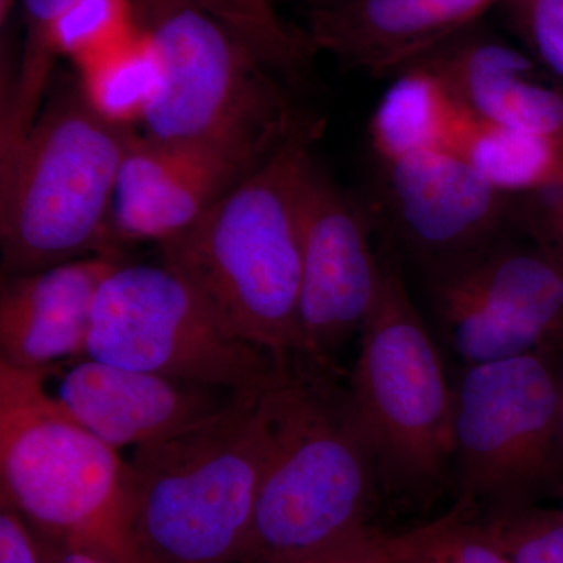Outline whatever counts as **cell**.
I'll return each instance as SVG.
<instances>
[{
  "mask_svg": "<svg viewBox=\"0 0 563 563\" xmlns=\"http://www.w3.org/2000/svg\"><path fill=\"white\" fill-rule=\"evenodd\" d=\"M322 122L302 113L287 140L187 231L158 244L244 342L279 365L301 351V187Z\"/></svg>",
  "mask_w": 563,
  "mask_h": 563,
  "instance_id": "cell-1",
  "label": "cell"
},
{
  "mask_svg": "<svg viewBox=\"0 0 563 563\" xmlns=\"http://www.w3.org/2000/svg\"><path fill=\"white\" fill-rule=\"evenodd\" d=\"M206 420L133 448V531L144 563H240L276 444L285 369Z\"/></svg>",
  "mask_w": 563,
  "mask_h": 563,
  "instance_id": "cell-2",
  "label": "cell"
},
{
  "mask_svg": "<svg viewBox=\"0 0 563 563\" xmlns=\"http://www.w3.org/2000/svg\"><path fill=\"white\" fill-rule=\"evenodd\" d=\"M131 122L91 101L81 80L58 85L24 136L2 154L3 277L114 252L110 222Z\"/></svg>",
  "mask_w": 563,
  "mask_h": 563,
  "instance_id": "cell-3",
  "label": "cell"
},
{
  "mask_svg": "<svg viewBox=\"0 0 563 563\" xmlns=\"http://www.w3.org/2000/svg\"><path fill=\"white\" fill-rule=\"evenodd\" d=\"M52 368L0 362V498L33 532L113 563H144L131 465L46 390Z\"/></svg>",
  "mask_w": 563,
  "mask_h": 563,
  "instance_id": "cell-4",
  "label": "cell"
},
{
  "mask_svg": "<svg viewBox=\"0 0 563 563\" xmlns=\"http://www.w3.org/2000/svg\"><path fill=\"white\" fill-rule=\"evenodd\" d=\"M320 366L285 369L276 444L240 563H266L368 528L380 483L376 455L352 409Z\"/></svg>",
  "mask_w": 563,
  "mask_h": 563,
  "instance_id": "cell-5",
  "label": "cell"
},
{
  "mask_svg": "<svg viewBox=\"0 0 563 563\" xmlns=\"http://www.w3.org/2000/svg\"><path fill=\"white\" fill-rule=\"evenodd\" d=\"M161 81L143 111L144 135L273 154L302 113L280 77L191 0H131Z\"/></svg>",
  "mask_w": 563,
  "mask_h": 563,
  "instance_id": "cell-6",
  "label": "cell"
},
{
  "mask_svg": "<svg viewBox=\"0 0 563 563\" xmlns=\"http://www.w3.org/2000/svg\"><path fill=\"white\" fill-rule=\"evenodd\" d=\"M380 266L379 292L361 329V354L347 391L376 455L380 483L424 495L453 465L454 388L399 263L384 255Z\"/></svg>",
  "mask_w": 563,
  "mask_h": 563,
  "instance_id": "cell-7",
  "label": "cell"
},
{
  "mask_svg": "<svg viewBox=\"0 0 563 563\" xmlns=\"http://www.w3.org/2000/svg\"><path fill=\"white\" fill-rule=\"evenodd\" d=\"M558 344L463 368L453 387L455 509L518 512L554 479L563 444Z\"/></svg>",
  "mask_w": 563,
  "mask_h": 563,
  "instance_id": "cell-8",
  "label": "cell"
},
{
  "mask_svg": "<svg viewBox=\"0 0 563 563\" xmlns=\"http://www.w3.org/2000/svg\"><path fill=\"white\" fill-rule=\"evenodd\" d=\"M87 357L231 393L266 384L285 366L229 331L165 263L121 262L106 277L92 306Z\"/></svg>",
  "mask_w": 563,
  "mask_h": 563,
  "instance_id": "cell-9",
  "label": "cell"
},
{
  "mask_svg": "<svg viewBox=\"0 0 563 563\" xmlns=\"http://www.w3.org/2000/svg\"><path fill=\"white\" fill-rule=\"evenodd\" d=\"M444 342L465 366L506 361L563 335V272L536 243L501 239L432 269Z\"/></svg>",
  "mask_w": 563,
  "mask_h": 563,
  "instance_id": "cell-10",
  "label": "cell"
},
{
  "mask_svg": "<svg viewBox=\"0 0 563 563\" xmlns=\"http://www.w3.org/2000/svg\"><path fill=\"white\" fill-rule=\"evenodd\" d=\"M302 280L299 335L303 361L324 365L372 312L383 266L365 214L314 158L301 187Z\"/></svg>",
  "mask_w": 563,
  "mask_h": 563,
  "instance_id": "cell-11",
  "label": "cell"
},
{
  "mask_svg": "<svg viewBox=\"0 0 563 563\" xmlns=\"http://www.w3.org/2000/svg\"><path fill=\"white\" fill-rule=\"evenodd\" d=\"M380 166L393 235L428 272L498 242L517 218L514 198L455 152L418 151Z\"/></svg>",
  "mask_w": 563,
  "mask_h": 563,
  "instance_id": "cell-12",
  "label": "cell"
},
{
  "mask_svg": "<svg viewBox=\"0 0 563 563\" xmlns=\"http://www.w3.org/2000/svg\"><path fill=\"white\" fill-rule=\"evenodd\" d=\"M273 154L136 135L122 162L111 244H162L187 231Z\"/></svg>",
  "mask_w": 563,
  "mask_h": 563,
  "instance_id": "cell-13",
  "label": "cell"
},
{
  "mask_svg": "<svg viewBox=\"0 0 563 563\" xmlns=\"http://www.w3.org/2000/svg\"><path fill=\"white\" fill-rule=\"evenodd\" d=\"M509 0H343L310 11L318 52L373 77L401 73Z\"/></svg>",
  "mask_w": 563,
  "mask_h": 563,
  "instance_id": "cell-14",
  "label": "cell"
},
{
  "mask_svg": "<svg viewBox=\"0 0 563 563\" xmlns=\"http://www.w3.org/2000/svg\"><path fill=\"white\" fill-rule=\"evenodd\" d=\"M55 398L103 443L141 446L206 420L224 402L213 387L81 358L63 376Z\"/></svg>",
  "mask_w": 563,
  "mask_h": 563,
  "instance_id": "cell-15",
  "label": "cell"
},
{
  "mask_svg": "<svg viewBox=\"0 0 563 563\" xmlns=\"http://www.w3.org/2000/svg\"><path fill=\"white\" fill-rule=\"evenodd\" d=\"M114 252L3 277L0 290V362L16 368H52L87 357L92 306L118 265Z\"/></svg>",
  "mask_w": 563,
  "mask_h": 563,
  "instance_id": "cell-16",
  "label": "cell"
},
{
  "mask_svg": "<svg viewBox=\"0 0 563 563\" xmlns=\"http://www.w3.org/2000/svg\"><path fill=\"white\" fill-rule=\"evenodd\" d=\"M417 63L477 120L563 140V88L542 79L528 52L470 29Z\"/></svg>",
  "mask_w": 563,
  "mask_h": 563,
  "instance_id": "cell-17",
  "label": "cell"
},
{
  "mask_svg": "<svg viewBox=\"0 0 563 563\" xmlns=\"http://www.w3.org/2000/svg\"><path fill=\"white\" fill-rule=\"evenodd\" d=\"M476 122L439 76L413 63L396 74L377 103L369 136L379 163L418 151L462 154Z\"/></svg>",
  "mask_w": 563,
  "mask_h": 563,
  "instance_id": "cell-18",
  "label": "cell"
},
{
  "mask_svg": "<svg viewBox=\"0 0 563 563\" xmlns=\"http://www.w3.org/2000/svg\"><path fill=\"white\" fill-rule=\"evenodd\" d=\"M490 187L526 196L563 185V140L477 120L462 154Z\"/></svg>",
  "mask_w": 563,
  "mask_h": 563,
  "instance_id": "cell-19",
  "label": "cell"
},
{
  "mask_svg": "<svg viewBox=\"0 0 563 563\" xmlns=\"http://www.w3.org/2000/svg\"><path fill=\"white\" fill-rule=\"evenodd\" d=\"M232 33L280 79L298 81L312 65L314 49L306 29L277 13L273 0H191Z\"/></svg>",
  "mask_w": 563,
  "mask_h": 563,
  "instance_id": "cell-20",
  "label": "cell"
},
{
  "mask_svg": "<svg viewBox=\"0 0 563 563\" xmlns=\"http://www.w3.org/2000/svg\"><path fill=\"white\" fill-rule=\"evenodd\" d=\"M80 68V80L91 101L114 120L131 124L141 120L161 81V66L150 41L141 32L118 49Z\"/></svg>",
  "mask_w": 563,
  "mask_h": 563,
  "instance_id": "cell-21",
  "label": "cell"
},
{
  "mask_svg": "<svg viewBox=\"0 0 563 563\" xmlns=\"http://www.w3.org/2000/svg\"><path fill=\"white\" fill-rule=\"evenodd\" d=\"M390 563H512L476 518L454 509L432 523L385 537Z\"/></svg>",
  "mask_w": 563,
  "mask_h": 563,
  "instance_id": "cell-22",
  "label": "cell"
},
{
  "mask_svg": "<svg viewBox=\"0 0 563 563\" xmlns=\"http://www.w3.org/2000/svg\"><path fill=\"white\" fill-rule=\"evenodd\" d=\"M131 0H76L52 35L57 55L80 66L98 60L139 35Z\"/></svg>",
  "mask_w": 563,
  "mask_h": 563,
  "instance_id": "cell-23",
  "label": "cell"
},
{
  "mask_svg": "<svg viewBox=\"0 0 563 563\" xmlns=\"http://www.w3.org/2000/svg\"><path fill=\"white\" fill-rule=\"evenodd\" d=\"M25 36L20 69L9 96L14 120L32 121L43 107L57 54L52 44L55 25L76 0H20Z\"/></svg>",
  "mask_w": 563,
  "mask_h": 563,
  "instance_id": "cell-24",
  "label": "cell"
},
{
  "mask_svg": "<svg viewBox=\"0 0 563 563\" xmlns=\"http://www.w3.org/2000/svg\"><path fill=\"white\" fill-rule=\"evenodd\" d=\"M512 563H563V512H518L483 521Z\"/></svg>",
  "mask_w": 563,
  "mask_h": 563,
  "instance_id": "cell-25",
  "label": "cell"
},
{
  "mask_svg": "<svg viewBox=\"0 0 563 563\" xmlns=\"http://www.w3.org/2000/svg\"><path fill=\"white\" fill-rule=\"evenodd\" d=\"M525 51L563 85V0H509L504 5Z\"/></svg>",
  "mask_w": 563,
  "mask_h": 563,
  "instance_id": "cell-26",
  "label": "cell"
},
{
  "mask_svg": "<svg viewBox=\"0 0 563 563\" xmlns=\"http://www.w3.org/2000/svg\"><path fill=\"white\" fill-rule=\"evenodd\" d=\"M523 199L517 218L531 235L532 243L547 252L563 272V185Z\"/></svg>",
  "mask_w": 563,
  "mask_h": 563,
  "instance_id": "cell-27",
  "label": "cell"
},
{
  "mask_svg": "<svg viewBox=\"0 0 563 563\" xmlns=\"http://www.w3.org/2000/svg\"><path fill=\"white\" fill-rule=\"evenodd\" d=\"M385 537L372 528H365L324 547L284 555L266 563H390Z\"/></svg>",
  "mask_w": 563,
  "mask_h": 563,
  "instance_id": "cell-28",
  "label": "cell"
},
{
  "mask_svg": "<svg viewBox=\"0 0 563 563\" xmlns=\"http://www.w3.org/2000/svg\"><path fill=\"white\" fill-rule=\"evenodd\" d=\"M0 563H41L32 529L5 504L0 510Z\"/></svg>",
  "mask_w": 563,
  "mask_h": 563,
  "instance_id": "cell-29",
  "label": "cell"
},
{
  "mask_svg": "<svg viewBox=\"0 0 563 563\" xmlns=\"http://www.w3.org/2000/svg\"><path fill=\"white\" fill-rule=\"evenodd\" d=\"M33 536L38 544L41 563H113L99 558V555L88 553V551L79 550V548L55 542L40 533L33 532Z\"/></svg>",
  "mask_w": 563,
  "mask_h": 563,
  "instance_id": "cell-30",
  "label": "cell"
},
{
  "mask_svg": "<svg viewBox=\"0 0 563 563\" xmlns=\"http://www.w3.org/2000/svg\"><path fill=\"white\" fill-rule=\"evenodd\" d=\"M559 391H561V410H562V424H563V335L559 340Z\"/></svg>",
  "mask_w": 563,
  "mask_h": 563,
  "instance_id": "cell-31",
  "label": "cell"
},
{
  "mask_svg": "<svg viewBox=\"0 0 563 563\" xmlns=\"http://www.w3.org/2000/svg\"><path fill=\"white\" fill-rule=\"evenodd\" d=\"M303 2L314 3L317 9H324V7L335 5V3L343 2V0H303Z\"/></svg>",
  "mask_w": 563,
  "mask_h": 563,
  "instance_id": "cell-32",
  "label": "cell"
}]
</instances>
